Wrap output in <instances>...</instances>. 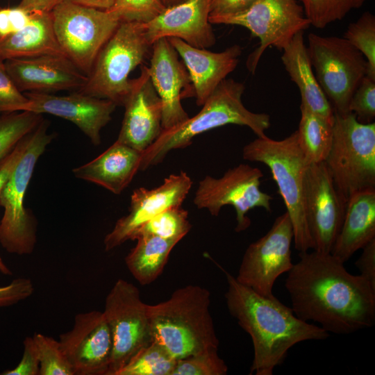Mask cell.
Wrapping results in <instances>:
<instances>
[{"label":"cell","instance_id":"cell-10","mask_svg":"<svg viewBox=\"0 0 375 375\" xmlns=\"http://www.w3.org/2000/svg\"><path fill=\"white\" fill-rule=\"evenodd\" d=\"M57 41L67 58L89 75L119 20L106 10L63 0L51 11Z\"/></svg>","mask_w":375,"mask_h":375},{"label":"cell","instance_id":"cell-34","mask_svg":"<svg viewBox=\"0 0 375 375\" xmlns=\"http://www.w3.org/2000/svg\"><path fill=\"white\" fill-rule=\"evenodd\" d=\"M365 58L367 76L375 78V16L369 11L349 24L344 37Z\"/></svg>","mask_w":375,"mask_h":375},{"label":"cell","instance_id":"cell-26","mask_svg":"<svg viewBox=\"0 0 375 375\" xmlns=\"http://www.w3.org/2000/svg\"><path fill=\"white\" fill-rule=\"evenodd\" d=\"M281 59L291 80L301 94V104L333 124L334 110L321 88L312 67L303 32L296 34L282 50Z\"/></svg>","mask_w":375,"mask_h":375},{"label":"cell","instance_id":"cell-24","mask_svg":"<svg viewBox=\"0 0 375 375\" xmlns=\"http://www.w3.org/2000/svg\"><path fill=\"white\" fill-rule=\"evenodd\" d=\"M142 152L116 140L101 155L73 169L76 178L120 194L140 170Z\"/></svg>","mask_w":375,"mask_h":375},{"label":"cell","instance_id":"cell-2","mask_svg":"<svg viewBox=\"0 0 375 375\" xmlns=\"http://www.w3.org/2000/svg\"><path fill=\"white\" fill-rule=\"evenodd\" d=\"M222 269L228 283L224 294L228 310L252 340L251 374L272 375L293 346L329 337L321 326L301 319L292 307L282 303L274 295H261Z\"/></svg>","mask_w":375,"mask_h":375},{"label":"cell","instance_id":"cell-32","mask_svg":"<svg viewBox=\"0 0 375 375\" xmlns=\"http://www.w3.org/2000/svg\"><path fill=\"white\" fill-rule=\"evenodd\" d=\"M188 212L181 206L169 208L145 223L136 233L149 234L167 240H181L191 228Z\"/></svg>","mask_w":375,"mask_h":375},{"label":"cell","instance_id":"cell-15","mask_svg":"<svg viewBox=\"0 0 375 375\" xmlns=\"http://www.w3.org/2000/svg\"><path fill=\"white\" fill-rule=\"evenodd\" d=\"M303 197L312 249L331 253L344 221L347 203L335 188L324 162L308 165Z\"/></svg>","mask_w":375,"mask_h":375},{"label":"cell","instance_id":"cell-43","mask_svg":"<svg viewBox=\"0 0 375 375\" xmlns=\"http://www.w3.org/2000/svg\"><path fill=\"white\" fill-rule=\"evenodd\" d=\"M25 135L15 146L12 150L1 161L0 164V196L3 189L9 180L17 163L22 157L26 146Z\"/></svg>","mask_w":375,"mask_h":375},{"label":"cell","instance_id":"cell-27","mask_svg":"<svg viewBox=\"0 0 375 375\" xmlns=\"http://www.w3.org/2000/svg\"><path fill=\"white\" fill-rule=\"evenodd\" d=\"M30 14V22L24 28L0 37V57L5 60L44 55L65 56L55 35L51 11Z\"/></svg>","mask_w":375,"mask_h":375},{"label":"cell","instance_id":"cell-13","mask_svg":"<svg viewBox=\"0 0 375 375\" xmlns=\"http://www.w3.org/2000/svg\"><path fill=\"white\" fill-rule=\"evenodd\" d=\"M262 171L247 164L228 169L220 178L206 176L199 181L194 203L199 209H207L218 216L224 206H232L236 212L235 231H245L251 225L247 212L255 208L272 211V197L260 189Z\"/></svg>","mask_w":375,"mask_h":375},{"label":"cell","instance_id":"cell-6","mask_svg":"<svg viewBox=\"0 0 375 375\" xmlns=\"http://www.w3.org/2000/svg\"><path fill=\"white\" fill-rule=\"evenodd\" d=\"M324 163L347 203L354 193L375 188V123L359 122L351 112H334L333 140Z\"/></svg>","mask_w":375,"mask_h":375},{"label":"cell","instance_id":"cell-7","mask_svg":"<svg viewBox=\"0 0 375 375\" xmlns=\"http://www.w3.org/2000/svg\"><path fill=\"white\" fill-rule=\"evenodd\" d=\"M150 47L144 24L120 22L99 51L86 83L76 92L124 106L131 89L128 75L143 62Z\"/></svg>","mask_w":375,"mask_h":375},{"label":"cell","instance_id":"cell-16","mask_svg":"<svg viewBox=\"0 0 375 375\" xmlns=\"http://www.w3.org/2000/svg\"><path fill=\"white\" fill-rule=\"evenodd\" d=\"M59 342L74 375L108 374L112 339L103 312L77 314L72 329L62 333Z\"/></svg>","mask_w":375,"mask_h":375},{"label":"cell","instance_id":"cell-12","mask_svg":"<svg viewBox=\"0 0 375 375\" xmlns=\"http://www.w3.org/2000/svg\"><path fill=\"white\" fill-rule=\"evenodd\" d=\"M147 306L138 288L122 278L108 294L103 312L111 331L112 349L107 375H116L139 350L151 342Z\"/></svg>","mask_w":375,"mask_h":375},{"label":"cell","instance_id":"cell-44","mask_svg":"<svg viewBox=\"0 0 375 375\" xmlns=\"http://www.w3.org/2000/svg\"><path fill=\"white\" fill-rule=\"evenodd\" d=\"M256 0H212L210 15H230L248 8Z\"/></svg>","mask_w":375,"mask_h":375},{"label":"cell","instance_id":"cell-14","mask_svg":"<svg viewBox=\"0 0 375 375\" xmlns=\"http://www.w3.org/2000/svg\"><path fill=\"white\" fill-rule=\"evenodd\" d=\"M292 224L287 212L278 217L269 231L246 249L236 280L263 296H272L276 279L294 263L291 245Z\"/></svg>","mask_w":375,"mask_h":375},{"label":"cell","instance_id":"cell-23","mask_svg":"<svg viewBox=\"0 0 375 375\" xmlns=\"http://www.w3.org/2000/svg\"><path fill=\"white\" fill-rule=\"evenodd\" d=\"M167 40L188 69L198 106H203L218 85L235 69L242 53L237 44L221 52H212L192 47L177 38Z\"/></svg>","mask_w":375,"mask_h":375},{"label":"cell","instance_id":"cell-17","mask_svg":"<svg viewBox=\"0 0 375 375\" xmlns=\"http://www.w3.org/2000/svg\"><path fill=\"white\" fill-rule=\"evenodd\" d=\"M192 181L185 172L171 174L153 189L133 190L128 213L117 220L103 241L106 251H110L128 240H133L138 231L161 212L181 206L188 194Z\"/></svg>","mask_w":375,"mask_h":375},{"label":"cell","instance_id":"cell-46","mask_svg":"<svg viewBox=\"0 0 375 375\" xmlns=\"http://www.w3.org/2000/svg\"><path fill=\"white\" fill-rule=\"evenodd\" d=\"M63 0H21L19 7L28 12H50Z\"/></svg>","mask_w":375,"mask_h":375},{"label":"cell","instance_id":"cell-18","mask_svg":"<svg viewBox=\"0 0 375 375\" xmlns=\"http://www.w3.org/2000/svg\"><path fill=\"white\" fill-rule=\"evenodd\" d=\"M151 47L147 70L162 102V128L166 131L190 117L181 105V99L194 97L193 88L185 65L167 38L156 40Z\"/></svg>","mask_w":375,"mask_h":375},{"label":"cell","instance_id":"cell-42","mask_svg":"<svg viewBox=\"0 0 375 375\" xmlns=\"http://www.w3.org/2000/svg\"><path fill=\"white\" fill-rule=\"evenodd\" d=\"M362 252L355 265L360 274L375 289V238L362 248Z\"/></svg>","mask_w":375,"mask_h":375},{"label":"cell","instance_id":"cell-11","mask_svg":"<svg viewBox=\"0 0 375 375\" xmlns=\"http://www.w3.org/2000/svg\"><path fill=\"white\" fill-rule=\"evenodd\" d=\"M209 22L245 27L259 39V47L247 61L252 73L267 49L273 47L282 51L296 34L311 26L298 0H256L240 12L209 15Z\"/></svg>","mask_w":375,"mask_h":375},{"label":"cell","instance_id":"cell-37","mask_svg":"<svg viewBox=\"0 0 375 375\" xmlns=\"http://www.w3.org/2000/svg\"><path fill=\"white\" fill-rule=\"evenodd\" d=\"M165 6L160 0H115L106 10L119 22H135L146 24L162 13Z\"/></svg>","mask_w":375,"mask_h":375},{"label":"cell","instance_id":"cell-1","mask_svg":"<svg viewBox=\"0 0 375 375\" xmlns=\"http://www.w3.org/2000/svg\"><path fill=\"white\" fill-rule=\"evenodd\" d=\"M285 287L294 314L326 332L351 334L375 322V289L331 253L299 251Z\"/></svg>","mask_w":375,"mask_h":375},{"label":"cell","instance_id":"cell-30","mask_svg":"<svg viewBox=\"0 0 375 375\" xmlns=\"http://www.w3.org/2000/svg\"><path fill=\"white\" fill-rule=\"evenodd\" d=\"M176 360L162 347L151 342L139 350L116 375H172Z\"/></svg>","mask_w":375,"mask_h":375},{"label":"cell","instance_id":"cell-31","mask_svg":"<svg viewBox=\"0 0 375 375\" xmlns=\"http://www.w3.org/2000/svg\"><path fill=\"white\" fill-rule=\"evenodd\" d=\"M42 121L41 114L31 111L5 112L0 116V161Z\"/></svg>","mask_w":375,"mask_h":375},{"label":"cell","instance_id":"cell-29","mask_svg":"<svg viewBox=\"0 0 375 375\" xmlns=\"http://www.w3.org/2000/svg\"><path fill=\"white\" fill-rule=\"evenodd\" d=\"M298 142L308 165L324 162L332 144L333 124L300 105Z\"/></svg>","mask_w":375,"mask_h":375},{"label":"cell","instance_id":"cell-45","mask_svg":"<svg viewBox=\"0 0 375 375\" xmlns=\"http://www.w3.org/2000/svg\"><path fill=\"white\" fill-rule=\"evenodd\" d=\"M30 18V12L19 6L8 8V19L12 33L24 28L29 23Z\"/></svg>","mask_w":375,"mask_h":375},{"label":"cell","instance_id":"cell-39","mask_svg":"<svg viewBox=\"0 0 375 375\" xmlns=\"http://www.w3.org/2000/svg\"><path fill=\"white\" fill-rule=\"evenodd\" d=\"M28 99L15 85L0 57V112L23 111Z\"/></svg>","mask_w":375,"mask_h":375},{"label":"cell","instance_id":"cell-41","mask_svg":"<svg viewBox=\"0 0 375 375\" xmlns=\"http://www.w3.org/2000/svg\"><path fill=\"white\" fill-rule=\"evenodd\" d=\"M34 291L32 281L17 278L6 286L0 287V307L10 306L31 296Z\"/></svg>","mask_w":375,"mask_h":375},{"label":"cell","instance_id":"cell-8","mask_svg":"<svg viewBox=\"0 0 375 375\" xmlns=\"http://www.w3.org/2000/svg\"><path fill=\"white\" fill-rule=\"evenodd\" d=\"M42 120L27 134L26 149L0 196L4 209L0 221V243L9 253L30 254L36 243V224L24 207L26 192L40 156L53 136Z\"/></svg>","mask_w":375,"mask_h":375},{"label":"cell","instance_id":"cell-21","mask_svg":"<svg viewBox=\"0 0 375 375\" xmlns=\"http://www.w3.org/2000/svg\"><path fill=\"white\" fill-rule=\"evenodd\" d=\"M6 71L22 93H53L82 88L88 80L68 58L63 55H44L4 60Z\"/></svg>","mask_w":375,"mask_h":375},{"label":"cell","instance_id":"cell-36","mask_svg":"<svg viewBox=\"0 0 375 375\" xmlns=\"http://www.w3.org/2000/svg\"><path fill=\"white\" fill-rule=\"evenodd\" d=\"M228 367L217 353L209 349L178 359L172 375H226Z\"/></svg>","mask_w":375,"mask_h":375},{"label":"cell","instance_id":"cell-49","mask_svg":"<svg viewBox=\"0 0 375 375\" xmlns=\"http://www.w3.org/2000/svg\"><path fill=\"white\" fill-rule=\"evenodd\" d=\"M0 272L5 275H11L12 272L10 269L6 265L2 259L0 257Z\"/></svg>","mask_w":375,"mask_h":375},{"label":"cell","instance_id":"cell-48","mask_svg":"<svg viewBox=\"0 0 375 375\" xmlns=\"http://www.w3.org/2000/svg\"><path fill=\"white\" fill-rule=\"evenodd\" d=\"M11 29L8 19V8L0 9V37L11 34Z\"/></svg>","mask_w":375,"mask_h":375},{"label":"cell","instance_id":"cell-38","mask_svg":"<svg viewBox=\"0 0 375 375\" xmlns=\"http://www.w3.org/2000/svg\"><path fill=\"white\" fill-rule=\"evenodd\" d=\"M349 112L362 123H371L375 117V78L366 75L355 90Z\"/></svg>","mask_w":375,"mask_h":375},{"label":"cell","instance_id":"cell-28","mask_svg":"<svg viewBox=\"0 0 375 375\" xmlns=\"http://www.w3.org/2000/svg\"><path fill=\"white\" fill-rule=\"evenodd\" d=\"M135 240L137 244L126 256L125 263L140 285H148L162 274L169 253L179 240L149 234L138 235Z\"/></svg>","mask_w":375,"mask_h":375},{"label":"cell","instance_id":"cell-20","mask_svg":"<svg viewBox=\"0 0 375 375\" xmlns=\"http://www.w3.org/2000/svg\"><path fill=\"white\" fill-rule=\"evenodd\" d=\"M124 116L117 141L143 152L162 131L161 100L150 79L147 67L131 80V89L124 104Z\"/></svg>","mask_w":375,"mask_h":375},{"label":"cell","instance_id":"cell-9","mask_svg":"<svg viewBox=\"0 0 375 375\" xmlns=\"http://www.w3.org/2000/svg\"><path fill=\"white\" fill-rule=\"evenodd\" d=\"M308 53L316 78L334 112L349 113L350 100L368 72V64L344 38L308 35Z\"/></svg>","mask_w":375,"mask_h":375},{"label":"cell","instance_id":"cell-4","mask_svg":"<svg viewBox=\"0 0 375 375\" xmlns=\"http://www.w3.org/2000/svg\"><path fill=\"white\" fill-rule=\"evenodd\" d=\"M245 86L232 78L224 79L194 117L166 131L142 153L140 170L161 162L171 151L183 149L192 143L197 135L215 128L236 124L249 128L257 137L265 135L270 126L267 113L253 112L242 101Z\"/></svg>","mask_w":375,"mask_h":375},{"label":"cell","instance_id":"cell-22","mask_svg":"<svg viewBox=\"0 0 375 375\" xmlns=\"http://www.w3.org/2000/svg\"><path fill=\"white\" fill-rule=\"evenodd\" d=\"M212 0H185L167 7L144 24L145 34L152 45L160 38H177L197 48L215 44V35L209 22Z\"/></svg>","mask_w":375,"mask_h":375},{"label":"cell","instance_id":"cell-5","mask_svg":"<svg viewBox=\"0 0 375 375\" xmlns=\"http://www.w3.org/2000/svg\"><path fill=\"white\" fill-rule=\"evenodd\" d=\"M242 156L268 167L291 219L296 249H312L303 197L304 174L308 164L299 147L297 131L280 140L266 135L257 137L243 147Z\"/></svg>","mask_w":375,"mask_h":375},{"label":"cell","instance_id":"cell-40","mask_svg":"<svg viewBox=\"0 0 375 375\" xmlns=\"http://www.w3.org/2000/svg\"><path fill=\"white\" fill-rule=\"evenodd\" d=\"M40 361L33 337L24 340V351L19 364L13 369L1 373V375H39Z\"/></svg>","mask_w":375,"mask_h":375},{"label":"cell","instance_id":"cell-50","mask_svg":"<svg viewBox=\"0 0 375 375\" xmlns=\"http://www.w3.org/2000/svg\"><path fill=\"white\" fill-rule=\"evenodd\" d=\"M165 8L181 3L185 0H160Z\"/></svg>","mask_w":375,"mask_h":375},{"label":"cell","instance_id":"cell-19","mask_svg":"<svg viewBox=\"0 0 375 375\" xmlns=\"http://www.w3.org/2000/svg\"><path fill=\"white\" fill-rule=\"evenodd\" d=\"M28 102L23 111L51 114L74 124L94 145L101 143V130L110 121L117 105L78 92L69 95L24 92Z\"/></svg>","mask_w":375,"mask_h":375},{"label":"cell","instance_id":"cell-25","mask_svg":"<svg viewBox=\"0 0 375 375\" xmlns=\"http://www.w3.org/2000/svg\"><path fill=\"white\" fill-rule=\"evenodd\" d=\"M375 238V188L352 194L331 253L346 262L358 250Z\"/></svg>","mask_w":375,"mask_h":375},{"label":"cell","instance_id":"cell-33","mask_svg":"<svg viewBox=\"0 0 375 375\" xmlns=\"http://www.w3.org/2000/svg\"><path fill=\"white\" fill-rule=\"evenodd\" d=\"M311 26L324 28L342 20L351 10L358 9L367 0H298Z\"/></svg>","mask_w":375,"mask_h":375},{"label":"cell","instance_id":"cell-35","mask_svg":"<svg viewBox=\"0 0 375 375\" xmlns=\"http://www.w3.org/2000/svg\"><path fill=\"white\" fill-rule=\"evenodd\" d=\"M33 338L38 353L39 375H74L59 341L36 333Z\"/></svg>","mask_w":375,"mask_h":375},{"label":"cell","instance_id":"cell-3","mask_svg":"<svg viewBox=\"0 0 375 375\" xmlns=\"http://www.w3.org/2000/svg\"><path fill=\"white\" fill-rule=\"evenodd\" d=\"M210 305V292L196 285L176 290L166 301L147 304L151 342L176 360L218 349Z\"/></svg>","mask_w":375,"mask_h":375},{"label":"cell","instance_id":"cell-47","mask_svg":"<svg viewBox=\"0 0 375 375\" xmlns=\"http://www.w3.org/2000/svg\"><path fill=\"white\" fill-rule=\"evenodd\" d=\"M78 4L95 8L101 10H108L111 7L115 0H71Z\"/></svg>","mask_w":375,"mask_h":375}]
</instances>
